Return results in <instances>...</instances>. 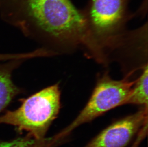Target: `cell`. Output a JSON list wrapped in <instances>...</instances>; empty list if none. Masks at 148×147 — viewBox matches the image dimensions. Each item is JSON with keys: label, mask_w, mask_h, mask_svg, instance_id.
Instances as JSON below:
<instances>
[{"label": "cell", "mask_w": 148, "mask_h": 147, "mask_svg": "<svg viewBox=\"0 0 148 147\" xmlns=\"http://www.w3.org/2000/svg\"><path fill=\"white\" fill-rule=\"evenodd\" d=\"M60 142L54 136L49 138L36 139L29 135L26 137L0 142V147H54Z\"/></svg>", "instance_id": "ba28073f"}, {"label": "cell", "mask_w": 148, "mask_h": 147, "mask_svg": "<svg viewBox=\"0 0 148 147\" xmlns=\"http://www.w3.org/2000/svg\"><path fill=\"white\" fill-rule=\"evenodd\" d=\"M148 65L142 70L140 76L135 79L124 105L148 107Z\"/></svg>", "instance_id": "52a82bcc"}, {"label": "cell", "mask_w": 148, "mask_h": 147, "mask_svg": "<svg viewBox=\"0 0 148 147\" xmlns=\"http://www.w3.org/2000/svg\"><path fill=\"white\" fill-rule=\"evenodd\" d=\"M148 107H140L131 115L116 121L102 131L84 147H125L147 126Z\"/></svg>", "instance_id": "5b68a950"}, {"label": "cell", "mask_w": 148, "mask_h": 147, "mask_svg": "<svg viewBox=\"0 0 148 147\" xmlns=\"http://www.w3.org/2000/svg\"><path fill=\"white\" fill-rule=\"evenodd\" d=\"M135 81L124 77L117 80L106 71L99 75L88 102L71 123L55 135L62 141L78 127L93 120L106 112L124 105Z\"/></svg>", "instance_id": "3957f363"}, {"label": "cell", "mask_w": 148, "mask_h": 147, "mask_svg": "<svg viewBox=\"0 0 148 147\" xmlns=\"http://www.w3.org/2000/svg\"><path fill=\"white\" fill-rule=\"evenodd\" d=\"M26 57L25 53L20 54H0V62L10 61L13 60L24 59Z\"/></svg>", "instance_id": "9c48e42d"}, {"label": "cell", "mask_w": 148, "mask_h": 147, "mask_svg": "<svg viewBox=\"0 0 148 147\" xmlns=\"http://www.w3.org/2000/svg\"><path fill=\"white\" fill-rule=\"evenodd\" d=\"M60 97L59 84L48 86L22 100L16 110L0 116V124L13 125L18 131H27L35 139H43L59 114Z\"/></svg>", "instance_id": "7a4b0ae2"}, {"label": "cell", "mask_w": 148, "mask_h": 147, "mask_svg": "<svg viewBox=\"0 0 148 147\" xmlns=\"http://www.w3.org/2000/svg\"><path fill=\"white\" fill-rule=\"evenodd\" d=\"M24 61L13 60L0 64V113L21 92V89L13 82L12 76L14 70Z\"/></svg>", "instance_id": "8992f818"}, {"label": "cell", "mask_w": 148, "mask_h": 147, "mask_svg": "<svg viewBox=\"0 0 148 147\" xmlns=\"http://www.w3.org/2000/svg\"><path fill=\"white\" fill-rule=\"evenodd\" d=\"M0 16L55 56L81 50L97 62L103 56L83 10L71 0H0Z\"/></svg>", "instance_id": "6da1fadb"}, {"label": "cell", "mask_w": 148, "mask_h": 147, "mask_svg": "<svg viewBox=\"0 0 148 147\" xmlns=\"http://www.w3.org/2000/svg\"><path fill=\"white\" fill-rule=\"evenodd\" d=\"M130 0H90L82 9L90 30L106 53L116 38L126 31L132 15Z\"/></svg>", "instance_id": "277c9868"}]
</instances>
